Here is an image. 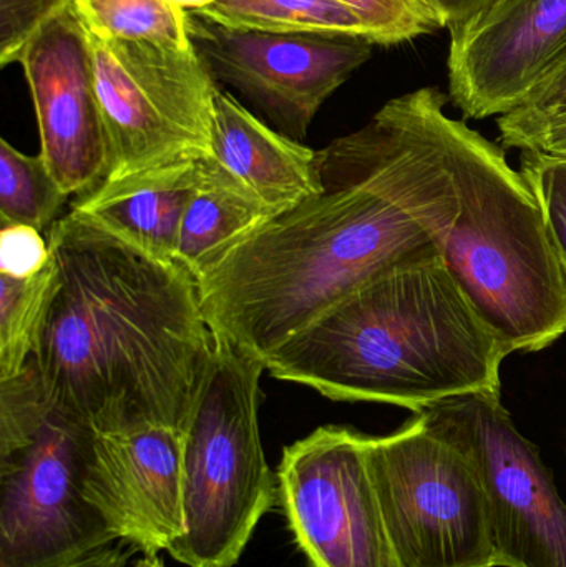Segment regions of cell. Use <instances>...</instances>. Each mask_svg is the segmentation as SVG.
<instances>
[{
  "label": "cell",
  "mask_w": 566,
  "mask_h": 567,
  "mask_svg": "<svg viewBox=\"0 0 566 567\" xmlns=\"http://www.w3.org/2000/svg\"><path fill=\"white\" fill-rule=\"evenodd\" d=\"M59 286L33 362L90 432L188 429L215 352L198 284L70 212L50 228Z\"/></svg>",
  "instance_id": "1"
},
{
  "label": "cell",
  "mask_w": 566,
  "mask_h": 567,
  "mask_svg": "<svg viewBox=\"0 0 566 567\" xmlns=\"http://www.w3.org/2000/svg\"><path fill=\"white\" fill-rule=\"evenodd\" d=\"M505 357L434 246L359 286L265 365L276 380L336 402L418 413L452 396L501 392Z\"/></svg>",
  "instance_id": "2"
},
{
  "label": "cell",
  "mask_w": 566,
  "mask_h": 567,
  "mask_svg": "<svg viewBox=\"0 0 566 567\" xmlns=\"http://www.w3.org/2000/svg\"><path fill=\"white\" fill-rule=\"evenodd\" d=\"M434 128L459 206L435 246L505 352H541L566 333V279L541 206L504 150L445 103Z\"/></svg>",
  "instance_id": "3"
},
{
  "label": "cell",
  "mask_w": 566,
  "mask_h": 567,
  "mask_svg": "<svg viewBox=\"0 0 566 567\" xmlns=\"http://www.w3.org/2000/svg\"><path fill=\"white\" fill-rule=\"evenodd\" d=\"M86 445L33 360L0 380V567H66L119 543L85 498Z\"/></svg>",
  "instance_id": "4"
},
{
  "label": "cell",
  "mask_w": 566,
  "mask_h": 567,
  "mask_svg": "<svg viewBox=\"0 0 566 567\" xmlns=\"http://www.w3.org/2000/svg\"><path fill=\"white\" fill-rule=\"evenodd\" d=\"M261 360L215 337L185 432L183 535L168 555L188 567H235L278 505V476L259 433Z\"/></svg>",
  "instance_id": "5"
},
{
  "label": "cell",
  "mask_w": 566,
  "mask_h": 567,
  "mask_svg": "<svg viewBox=\"0 0 566 567\" xmlns=\"http://www.w3.org/2000/svg\"><path fill=\"white\" fill-rule=\"evenodd\" d=\"M366 455L402 567H497L487 492L464 450L414 413L391 435L366 436Z\"/></svg>",
  "instance_id": "6"
},
{
  "label": "cell",
  "mask_w": 566,
  "mask_h": 567,
  "mask_svg": "<svg viewBox=\"0 0 566 567\" xmlns=\"http://www.w3.org/2000/svg\"><path fill=\"white\" fill-rule=\"evenodd\" d=\"M90 42L112 153L106 178L212 155L218 85L193 47Z\"/></svg>",
  "instance_id": "7"
},
{
  "label": "cell",
  "mask_w": 566,
  "mask_h": 567,
  "mask_svg": "<svg viewBox=\"0 0 566 567\" xmlns=\"http://www.w3.org/2000/svg\"><path fill=\"white\" fill-rule=\"evenodd\" d=\"M464 450L491 505L497 567H566V505L541 450L525 439L501 392L452 396L418 412Z\"/></svg>",
  "instance_id": "8"
},
{
  "label": "cell",
  "mask_w": 566,
  "mask_h": 567,
  "mask_svg": "<svg viewBox=\"0 0 566 567\" xmlns=\"http://www.w3.org/2000/svg\"><path fill=\"white\" fill-rule=\"evenodd\" d=\"M366 436L326 425L282 450L278 503L308 567H402L369 473Z\"/></svg>",
  "instance_id": "9"
},
{
  "label": "cell",
  "mask_w": 566,
  "mask_h": 567,
  "mask_svg": "<svg viewBox=\"0 0 566 567\" xmlns=\"http://www.w3.org/2000/svg\"><path fill=\"white\" fill-rule=\"evenodd\" d=\"M193 49L215 82L239 92L289 138L301 140L322 103L372 55L374 43L344 33L233 29L188 12Z\"/></svg>",
  "instance_id": "10"
},
{
  "label": "cell",
  "mask_w": 566,
  "mask_h": 567,
  "mask_svg": "<svg viewBox=\"0 0 566 567\" xmlns=\"http://www.w3.org/2000/svg\"><path fill=\"white\" fill-rule=\"evenodd\" d=\"M19 63L35 106L39 155L66 195H86L109 176L112 153L92 42L73 3L33 37Z\"/></svg>",
  "instance_id": "11"
},
{
  "label": "cell",
  "mask_w": 566,
  "mask_h": 567,
  "mask_svg": "<svg viewBox=\"0 0 566 567\" xmlns=\"http://www.w3.org/2000/svg\"><path fill=\"white\" fill-rule=\"evenodd\" d=\"M566 50V0H502L451 33L449 96L464 118L524 105Z\"/></svg>",
  "instance_id": "12"
},
{
  "label": "cell",
  "mask_w": 566,
  "mask_h": 567,
  "mask_svg": "<svg viewBox=\"0 0 566 567\" xmlns=\"http://www.w3.org/2000/svg\"><path fill=\"white\" fill-rule=\"evenodd\" d=\"M185 430L135 425L90 432L85 498L119 542L159 556L183 535Z\"/></svg>",
  "instance_id": "13"
},
{
  "label": "cell",
  "mask_w": 566,
  "mask_h": 567,
  "mask_svg": "<svg viewBox=\"0 0 566 567\" xmlns=\"http://www.w3.org/2000/svg\"><path fill=\"white\" fill-rule=\"evenodd\" d=\"M202 158L106 178L72 212L159 261L176 262L183 216L203 183Z\"/></svg>",
  "instance_id": "14"
},
{
  "label": "cell",
  "mask_w": 566,
  "mask_h": 567,
  "mask_svg": "<svg viewBox=\"0 0 566 567\" xmlns=\"http://www.w3.org/2000/svg\"><path fill=\"white\" fill-rule=\"evenodd\" d=\"M212 156L276 215L321 189L318 152L276 132L219 86L215 93Z\"/></svg>",
  "instance_id": "15"
},
{
  "label": "cell",
  "mask_w": 566,
  "mask_h": 567,
  "mask_svg": "<svg viewBox=\"0 0 566 567\" xmlns=\"http://www.w3.org/2000/svg\"><path fill=\"white\" fill-rule=\"evenodd\" d=\"M202 169L203 183L183 216L175 256L195 281L276 216L212 155L202 159Z\"/></svg>",
  "instance_id": "16"
},
{
  "label": "cell",
  "mask_w": 566,
  "mask_h": 567,
  "mask_svg": "<svg viewBox=\"0 0 566 567\" xmlns=\"http://www.w3.org/2000/svg\"><path fill=\"white\" fill-rule=\"evenodd\" d=\"M195 13L233 29L368 37L361 20L341 0H216Z\"/></svg>",
  "instance_id": "17"
},
{
  "label": "cell",
  "mask_w": 566,
  "mask_h": 567,
  "mask_svg": "<svg viewBox=\"0 0 566 567\" xmlns=\"http://www.w3.org/2000/svg\"><path fill=\"white\" fill-rule=\"evenodd\" d=\"M56 286L53 258L33 278L0 275V380L19 375L32 359Z\"/></svg>",
  "instance_id": "18"
},
{
  "label": "cell",
  "mask_w": 566,
  "mask_h": 567,
  "mask_svg": "<svg viewBox=\"0 0 566 567\" xmlns=\"http://www.w3.org/2000/svg\"><path fill=\"white\" fill-rule=\"evenodd\" d=\"M89 35L189 49L188 12L166 0H73Z\"/></svg>",
  "instance_id": "19"
},
{
  "label": "cell",
  "mask_w": 566,
  "mask_h": 567,
  "mask_svg": "<svg viewBox=\"0 0 566 567\" xmlns=\"http://www.w3.org/2000/svg\"><path fill=\"white\" fill-rule=\"evenodd\" d=\"M70 196L42 156H30L0 140V219L43 231L52 228Z\"/></svg>",
  "instance_id": "20"
},
{
  "label": "cell",
  "mask_w": 566,
  "mask_h": 567,
  "mask_svg": "<svg viewBox=\"0 0 566 567\" xmlns=\"http://www.w3.org/2000/svg\"><path fill=\"white\" fill-rule=\"evenodd\" d=\"M351 7L374 45L412 42L441 29L425 0H341Z\"/></svg>",
  "instance_id": "21"
},
{
  "label": "cell",
  "mask_w": 566,
  "mask_h": 567,
  "mask_svg": "<svg viewBox=\"0 0 566 567\" xmlns=\"http://www.w3.org/2000/svg\"><path fill=\"white\" fill-rule=\"evenodd\" d=\"M531 186L566 279V156L522 150L521 169Z\"/></svg>",
  "instance_id": "22"
},
{
  "label": "cell",
  "mask_w": 566,
  "mask_h": 567,
  "mask_svg": "<svg viewBox=\"0 0 566 567\" xmlns=\"http://www.w3.org/2000/svg\"><path fill=\"white\" fill-rule=\"evenodd\" d=\"M73 0H0V65L20 62L33 37Z\"/></svg>",
  "instance_id": "23"
},
{
  "label": "cell",
  "mask_w": 566,
  "mask_h": 567,
  "mask_svg": "<svg viewBox=\"0 0 566 567\" xmlns=\"http://www.w3.org/2000/svg\"><path fill=\"white\" fill-rule=\"evenodd\" d=\"M52 259L49 239L25 225L2 223L0 229V275L29 279L39 275Z\"/></svg>",
  "instance_id": "24"
},
{
  "label": "cell",
  "mask_w": 566,
  "mask_h": 567,
  "mask_svg": "<svg viewBox=\"0 0 566 567\" xmlns=\"http://www.w3.org/2000/svg\"><path fill=\"white\" fill-rule=\"evenodd\" d=\"M501 142L507 148L537 150L566 156V118L541 123H507L497 120Z\"/></svg>",
  "instance_id": "25"
},
{
  "label": "cell",
  "mask_w": 566,
  "mask_h": 567,
  "mask_svg": "<svg viewBox=\"0 0 566 567\" xmlns=\"http://www.w3.org/2000/svg\"><path fill=\"white\" fill-rule=\"evenodd\" d=\"M564 118H566V73L538 83L521 109L498 120L507 123H541Z\"/></svg>",
  "instance_id": "26"
},
{
  "label": "cell",
  "mask_w": 566,
  "mask_h": 567,
  "mask_svg": "<svg viewBox=\"0 0 566 567\" xmlns=\"http://www.w3.org/2000/svg\"><path fill=\"white\" fill-rule=\"evenodd\" d=\"M502 0H425L441 29L457 32Z\"/></svg>",
  "instance_id": "27"
},
{
  "label": "cell",
  "mask_w": 566,
  "mask_h": 567,
  "mask_svg": "<svg viewBox=\"0 0 566 567\" xmlns=\"http://www.w3.org/2000/svg\"><path fill=\"white\" fill-rule=\"evenodd\" d=\"M133 553H136L135 548L119 542L66 567H132L130 559H132Z\"/></svg>",
  "instance_id": "28"
},
{
  "label": "cell",
  "mask_w": 566,
  "mask_h": 567,
  "mask_svg": "<svg viewBox=\"0 0 566 567\" xmlns=\"http://www.w3.org/2000/svg\"><path fill=\"white\" fill-rule=\"evenodd\" d=\"M186 12H198V10L206 9V7L215 3L216 0H166Z\"/></svg>",
  "instance_id": "29"
},
{
  "label": "cell",
  "mask_w": 566,
  "mask_h": 567,
  "mask_svg": "<svg viewBox=\"0 0 566 567\" xmlns=\"http://www.w3.org/2000/svg\"><path fill=\"white\" fill-rule=\"evenodd\" d=\"M132 567H166L165 563H163L162 558L158 556H145L142 555V558L136 559L133 563Z\"/></svg>",
  "instance_id": "30"
},
{
  "label": "cell",
  "mask_w": 566,
  "mask_h": 567,
  "mask_svg": "<svg viewBox=\"0 0 566 567\" xmlns=\"http://www.w3.org/2000/svg\"><path fill=\"white\" fill-rule=\"evenodd\" d=\"M562 73H566V50L564 55L560 56V60H558L557 65H555V69L552 70V72L548 73V75L545 76L544 80L552 79V76L562 75ZM544 80H542V82H544Z\"/></svg>",
  "instance_id": "31"
}]
</instances>
